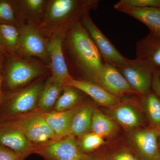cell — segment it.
Instances as JSON below:
<instances>
[{
	"instance_id": "cell-28",
	"label": "cell",
	"mask_w": 160,
	"mask_h": 160,
	"mask_svg": "<svg viewBox=\"0 0 160 160\" xmlns=\"http://www.w3.org/2000/svg\"><path fill=\"white\" fill-rule=\"evenodd\" d=\"M122 7L160 8V0H121L114 5L115 9Z\"/></svg>"
},
{
	"instance_id": "cell-34",
	"label": "cell",
	"mask_w": 160,
	"mask_h": 160,
	"mask_svg": "<svg viewBox=\"0 0 160 160\" xmlns=\"http://www.w3.org/2000/svg\"><path fill=\"white\" fill-rule=\"evenodd\" d=\"M158 141H159V145H160V134L159 135V137Z\"/></svg>"
},
{
	"instance_id": "cell-17",
	"label": "cell",
	"mask_w": 160,
	"mask_h": 160,
	"mask_svg": "<svg viewBox=\"0 0 160 160\" xmlns=\"http://www.w3.org/2000/svg\"><path fill=\"white\" fill-rule=\"evenodd\" d=\"M135 102L132 99L122 100L111 108L112 118L124 128L131 129L145 125L142 113L136 107Z\"/></svg>"
},
{
	"instance_id": "cell-14",
	"label": "cell",
	"mask_w": 160,
	"mask_h": 160,
	"mask_svg": "<svg viewBox=\"0 0 160 160\" xmlns=\"http://www.w3.org/2000/svg\"><path fill=\"white\" fill-rule=\"evenodd\" d=\"M0 144L11 149L22 159L34 148V144L21 130L6 122L0 123Z\"/></svg>"
},
{
	"instance_id": "cell-19",
	"label": "cell",
	"mask_w": 160,
	"mask_h": 160,
	"mask_svg": "<svg viewBox=\"0 0 160 160\" xmlns=\"http://www.w3.org/2000/svg\"><path fill=\"white\" fill-rule=\"evenodd\" d=\"M116 9L142 22L149 28V33L160 37V8L122 7Z\"/></svg>"
},
{
	"instance_id": "cell-27",
	"label": "cell",
	"mask_w": 160,
	"mask_h": 160,
	"mask_svg": "<svg viewBox=\"0 0 160 160\" xmlns=\"http://www.w3.org/2000/svg\"><path fill=\"white\" fill-rule=\"evenodd\" d=\"M78 143L83 152H89L103 145L105 141L102 137L91 132L80 138Z\"/></svg>"
},
{
	"instance_id": "cell-4",
	"label": "cell",
	"mask_w": 160,
	"mask_h": 160,
	"mask_svg": "<svg viewBox=\"0 0 160 160\" xmlns=\"http://www.w3.org/2000/svg\"><path fill=\"white\" fill-rule=\"evenodd\" d=\"M44 84V77L40 78L26 88L4 92L0 106V123L37 108Z\"/></svg>"
},
{
	"instance_id": "cell-31",
	"label": "cell",
	"mask_w": 160,
	"mask_h": 160,
	"mask_svg": "<svg viewBox=\"0 0 160 160\" xmlns=\"http://www.w3.org/2000/svg\"><path fill=\"white\" fill-rule=\"evenodd\" d=\"M151 90L160 98V72L153 73Z\"/></svg>"
},
{
	"instance_id": "cell-22",
	"label": "cell",
	"mask_w": 160,
	"mask_h": 160,
	"mask_svg": "<svg viewBox=\"0 0 160 160\" xmlns=\"http://www.w3.org/2000/svg\"><path fill=\"white\" fill-rule=\"evenodd\" d=\"M139 97L140 104L149 126L160 129V98L151 90Z\"/></svg>"
},
{
	"instance_id": "cell-32",
	"label": "cell",
	"mask_w": 160,
	"mask_h": 160,
	"mask_svg": "<svg viewBox=\"0 0 160 160\" xmlns=\"http://www.w3.org/2000/svg\"><path fill=\"white\" fill-rule=\"evenodd\" d=\"M112 160H138L131 153L126 151L118 152L112 157Z\"/></svg>"
},
{
	"instance_id": "cell-15",
	"label": "cell",
	"mask_w": 160,
	"mask_h": 160,
	"mask_svg": "<svg viewBox=\"0 0 160 160\" xmlns=\"http://www.w3.org/2000/svg\"><path fill=\"white\" fill-rule=\"evenodd\" d=\"M48 0H14L18 26H37L44 14Z\"/></svg>"
},
{
	"instance_id": "cell-30",
	"label": "cell",
	"mask_w": 160,
	"mask_h": 160,
	"mask_svg": "<svg viewBox=\"0 0 160 160\" xmlns=\"http://www.w3.org/2000/svg\"><path fill=\"white\" fill-rule=\"evenodd\" d=\"M7 54L0 52V106H1L2 102L3 96H4V91H3V66H4L5 57Z\"/></svg>"
},
{
	"instance_id": "cell-35",
	"label": "cell",
	"mask_w": 160,
	"mask_h": 160,
	"mask_svg": "<svg viewBox=\"0 0 160 160\" xmlns=\"http://www.w3.org/2000/svg\"><path fill=\"white\" fill-rule=\"evenodd\" d=\"M158 160H160V150L159 156V158H158Z\"/></svg>"
},
{
	"instance_id": "cell-36",
	"label": "cell",
	"mask_w": 160,
	"mask_h": 160,
	"mask_svg": "<svg viewBox=\"0 0 160 160\" xmlns=\"http://www.w3.org/2000/svg\"></svg>"
},
{
	"instance_id": "cell-12",
	"label": "cell",
	"mask_w": 160,
	"mask_h": 160,
	"mask_svg": "<svg viewBox=\"0 0 160 160\" xmlns=\"http://www.w3.org/2000/svg\"><path fill=\"white\" fill-rule=\"evenodd\" d=\"M160 128L150 126L138 129L132 134L133 145L144 160H158L160 150Z\"/></svg>"
},
{
	"instance_id": "cell-24",
	"label": "cell",
	"mask_w": 160,
	"mask_h": 160,
	"mask_svg": "<svg viewBox=\"0 0 160 160\" xmlns=\"http://www.w3.org/2000/svg\"><path fill=\"white\" fill-rule=\"evenodd\" d=\"M117 124L112 119L95 109L92 118L91 131L102 138L109 137L117 132Z\"/></svg>"
},
{
	"instance_id": "cell-10",
	"label": "cell",
	"mask_w": 160,
	"mask_h": 160,
	"mask_svg": "<svg viewBox=\"0 0 160 160\" xmlns=\"http://www.w3.org/2000/svg\"><path fill=\"white\" fill-rule=\"evenodd\" d=\"M117 69L139 96L151 90L153 73L136 59Z\"/></svg>"
},
{
	"instance_id": "cell-21",
	"label": "cell",
	"mask_w": 160,
	"mask_h": 160,
	"mask_svg": "<svg viewBox=\"0 0 160 160\" xmlns=\"http://www.w3.org/2000/svg\"><path fill=\"white\" fill-rule=\"evenodd\" d=\"M63 86L54 82L49 77L44 84L40 93L37 108L43 113L51 111L62 91Z\"/></svg>"
},
{
	"instance_id": "cell-18",
	"label": "cell",
	"mask_w": 160,
	"mask_h": 160,
	"mask_svg": "<svg viewBox=\"0 0 160 160\" xmlns=\"http://www.w3.org/2000/svg\"><path fill=\"white\" fill-rule=\"evenodd\" d=\"M82 103L66 111L58 112L53 110L44 113L46 121L55 134L57 139L69 135L72 120Z\"/></svg>"
},
{
	"instance_id": "cell-1",
	"label": "cell",
	"mask_w": 160,
	"mask_h": 160,
	"mask_svg": "<svg viewBox=\"0 0 160 160\" xmlns=\"http://www.w3.org/2000/svg\"><path fill=\"white\" fill-rule=\"evenodd\" d=\"M63 50L69 73L77 79L95 83L104 62L94 42L82 22L63 37Z\"/></svg>"
},
{
	"instance_id": "cell-29",
	"label": "cell",
	"mask_w": 160,
	"mask_h": 160,
	"mask_svg": "<svg viewBox=\"0 0 160 160\" xmlns=\"http://www.w3.org/2000/svg\"><path fill=\"white\" fill-rule=\"evenodd\" d=\"M15 152L0 144V160H22Z\"/></svg>"
},
{
	"instance_id": "cell-5",
	"label": "cell",
	"mask_w": 160,
	"mask_h": 160,
	"mask_svg": "<svg viewBox=\"0 0 160 160\" xmlns=\"http://www.w3.org/2000/svg\"><path fill=\"white\" fill-rule=\"evenodd\" d=\"M2 122L18 128L34 145H42L57 139L46 121L45 113L41 112L17 116Z\"/></svg>"
},
{
	"instance_id": "cell-23",
	"label": "cell",
	"mask_w": 160,
	"mask_h": 160,
	"mask_svg": "<svg viewBox=\"0 0 160 160\" xmlns=\"http://www.w3.org/2000/svg\"><path fill=\"white\" fill-rule=\"evenodd\" d=\"M19 37L18 26L0 22V42L8 54L17 55Z\"/></svg>"
},
{
	"instance_id": "cell-6",
	"label": "cell",
	"mask_w": 160,
	"mask_h": 160,
	"mask_svg": "<svg viewBox=\"0 0 160 160\" xmlns=\"http://www.w3.org/2000/svg\"><path fill=\"white\" fill-rule=\"evenodd\" d=\"M19 27L20 37L17 55L25 58H39L49 66V38L36 26L23 25Z\"/></svg>"
},
{
	"instance_id": "cell-20",
	"label": "cell",
	"mask_w": 160,
	"mask_h": 160,
	"mask_svg": "<svg viewBox=\"0 0 160 160\" xmlns=\"http://www.w3.org/2000/svg\"><path fill=\"white\" fill-rule=\"evenodd\" d=\"M94 106L89 102L82 103L75 115L68 136L80 138L91 131L92 118Z\"/></svg>"
},
{
	"instance_id": "cell-33",
	"label": "cell",
	"mask_w": 160,
	"mask_h": 160,
	"mask_svg": "<svg viewBox=\"0 0 160 160\" xmlns=\"http://www.w3.org/2000/svg\"><path fill=\"white\" fill-rule=\"evenodd\" d=\"M0 52H2V53H5V54H8L6 49H5L4 47H3L1 42H0Z\"/></svg>"
},
{
	"instance_id": "cell-25",
	"label": "cell",
	"mask_w": 160,
	"mask_h": 160,
	"mask_svg": "<svg viewBox=\"0 0 160 160\" xmlns=\"http://www.w3.org/2000/svg\"><path fill=\"white\" fill-rule=\"evenodd\" d=\"M63 93L59 97L53 107L56 111L69 110L82 102V96L80 91L71 86H63Z\"/></svg>"
},
{
	"instance_id": "cell-8",
	"label": "cell",
	"mask_w": 160,
	"mask_h": 160,
	"mask_svg": "<svg viewBox=\"0 0 160 160\" xmlns=\"http://www.w3.org/2000/svg\"><path fill=\"white\" fill-rule=\"evenodd\" d=\"M82 23L94 42L104 62L118 68L125 66L129 62L130 59L122 55L99 29L89 14L84 17Z\"/></svg>"
},
{
	"instance_id": "cell-16",
	"label": "cell",
	"mask_w": 160,
	"mask_h": 160,
	"mask_svg": "<svg viewBox=\"0 0 160 160\" xmlns=\"http://www.w3.org/2000/svg\"><path fill=\"white\" fill-rule=\"evenodd\" d=\"M65 86H71L90 97L100 106L112 108L122 101L121 98L111 94L96 83L72 78Z\"/></svg>"
},
{
	"instance_id": "cell-26",
	"label": "cell",
	"mask_w": 160,
	"mask_h": 160,
	"mask_svg": "<svg viewBox=\"0 0 160 160\" xmlns=\"http://www.w3.org/2000/svg\"><path fill=\"white\" fill-rule=\"evenodd\" d=\"M0 22L18 26L14 0H0Z\"/></svg>"
},
{
	"instance_id": "cell-9",
	"label": "cell",
	"mask_w": 160,
	"mask_h": 160,
	"mask_svg": "<svg viewBox=\"0 0 160 160\" xmlns=\"http://www.w3.org/2000/svg\"><path fill=\"white\" fill-rule=\"evenodd\" d=\"M49 64L52 80L64 86L72 76L69 73L63 50V37L53 35L49 38Z\"/></svg>"
},
{
	"instance_id": "cell-3",
	"label": "cell",
	"mask_w": 160,
	"mask_h": 160,
	"mask_svg": "<svg viewBox=\"0 0 160 160\" xmlns=\"http://www.w3.org/2000/svg\"><path fill=\"white\" fill-rule=\"evenodd\" d=\"M48 66L29 58L7 54L3 66V87L7 92L22 87L47 74Z\"/></svg>"
},
{
	"instance_id": "cell-11",
	"label": "cell",
	"mask_w": 160,
	"mask_h": 160,
	"mask_svg": "<svg viewBox=\"0 0 160 160\" xmlns=\"http://www.w3.org/2000/svg\"><path fill=\"white\" fill-rule=\"evenodd\" d=\"M95 83L118 98L129 94L138 95L117 68L108 63H105Z\"/></svg>"
},
{
	"instance_id": "cell-13",
	"label": "cell",
	"mask_w": 160,
	"mask_h": 160,
	"mask_svg": "<svg viewBox=\"0 0 160 160\" xmlns=\"http://www.w3.org/2000/svg\"><path fill=\"white\" fill-rule=\"evenodd\" d=\"M136 59L152 72H160V37L149 33L138 41Z\"/></svg>"
},
{
	"instance_id": "cell-2",
	"label": "cell",
	"mask_w": 160,
	"mask_h": 160,
	"mask_svg": "<svg viewBox=\"0 0 160 160\" xmlns=\"http://www.w3.org/2000/svg\"><path fill=\"white\" fill-rule=\"evenodd\" d=\"M98 0H48L44 14L37 27L44 35L64 36L83 18L97 9Z\"/></svg>"
},
{
	"instance_id": "cell-7",
	"label": "cell",
	"mask_w": 160,
	"mask_h": 160,
	"mask_svg": "<svg viewBox=\"0 0 160 160\" xmlns=\"http://www.w3.org/2000/svg\"><path fill=\"white\" fill-rule=\"evenodd\" d=\"M33 151L44 156L49 160H91L80 148L75 138L72 136L37 145L34 147Z\"/></svg>"
}]
</instances>
